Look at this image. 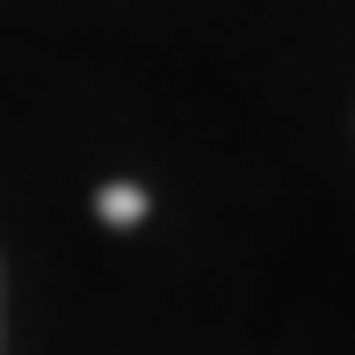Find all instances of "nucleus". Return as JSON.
I'll list each match as a JSON object with an SVG mask.
<instances>
[{
  "label": "nucleus",
  "mask_w": 355,
  "mask_h": 355,
  "mask_svg": "<svg viewBox=\"0 0 355 355\" xmlns=\"http://www.w3.org/2000/svg\"><path fill=\"white\" fill-rule=\"evenodd\" d=\"M102 218L109 225H138L145 218V196H138V189H102Z\"/></svg>",
  "instance_id": "obj_1"
}]
</instances>
